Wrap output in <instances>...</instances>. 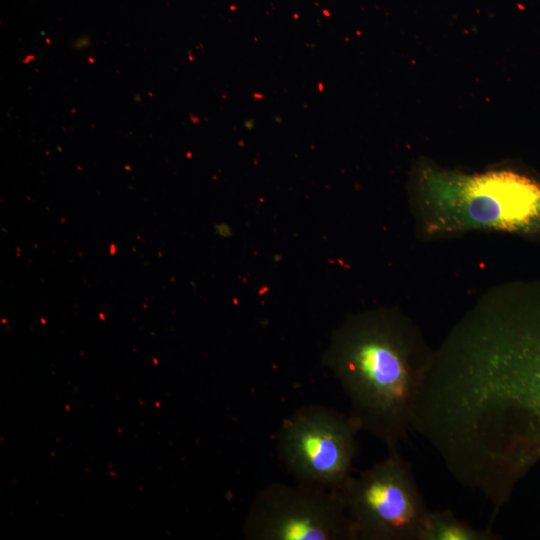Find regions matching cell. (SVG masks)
Returning <instances> with one entry per match:
<instances>
[{
    "label": "cell",
    "mask_w": 540,
    "mask_h": 540,
    "mask_svg": "<svg viewBox=\"0 0 540 540\" xmlns=\"http://www.w3.org/2000/svg\"><path fill=\"white\" fill-rule=\"evenodd\" d=\"M432 433L457 465L521 478L540 462V304L485 299L453 328L423 390Z\"/></svg>",
    "instance_id": "1"
},
{
    "label": "cell",
    "mask_w": 540,
    "mask_h": 540,
    "mask_svg": "<svg viewBox=\"0 0 540 540\" xmlns=\"http://www.w3.org/2000/svg\"><path fill=\"white\" fill-rule=\"evenodd\" d=\"M89 61H90V62H94V60H93L92 58H89Z\"/></svg>",
    "instance_id": "9"
},
{
    "label": "cell",
    "mask_w": 540,
    "mask_h": 540,
    "mask_svg": "<svg viewBox=\"0 0 540 540\" xmlns=\"http://www.w3.org/2000/svg\"><path fill=\"white\" fill-rule=\"evenodd\" d=\"M416 197L429 234L540 231V183L512 171L465 174L424 166Z\"/></svg>",
    "instance_id": "3"
},
{
    "label": "cell",
    "mask_w": 540,
    "mask_h": 540,
    "mask_svg": "<svg viewBox=\"0 0 540 540\" xmlns=\"http://www.w3.org/2000/svg\"><path fill=\"white\" fill-rule=\"evenodd\" d=\"M359 431L349 414L305 406L284 420L277 438L279 456L298 483L339 489L351 476Z\"/></svg>",
    "instance_id": "5"
},
{
    "label": "cell",
    "mask_w": 540,
    "mask_h": 540,
    "mask_svg": "<svg viewBox=\"0 0 540 540\" xmlns=\"http://www.w3.org/2000/svg\"><path fill=\"white\" fill-rule=\"evenodd\" d=\"M31 59H35V57L33 55H28L22 62L28 63L31 61Z\"/></svg>",
    "instance_id": "8"
},
{
    "label": "cell",
    "mask_w": 540,
    "mask_h": 540,
    "mask_svg": "<svg viewBox=\"0 0 540 540\" xmlns=\"http://www.w3.org/2000/svg\"><path fill=\"white\" fill-rule=\"evenodd\" d=\"M337 490L355 540H420L430 510L398 448Z\"/></svg>",
    "instance_id": "4"
},
{
    "label": "cell",
    "mask_w": 540,
    "mask_h": 540,
    "mask_svg": "<svg viewBox=\"0 0 540 540\" xmlns=\"http://www.w3.org/2000/svg\"><path fill=\"white\" fill-rule=\"evenodd\" d=\"M243 532L249 540H355L339 491L298 482L260 490Z\"/></svg>",
    "instance_id": "6"
},
{
    "label": "cell",
    "mask_w": 540,
    "mask_h": 540,
    "mask_svg": "<svg viewBox=\"0 0 540 540\" xmlns=\"http://www.w3.org/2000/svg\"><path fill=\"white\" fill-rule=\"evenodd\" d=\"M432 352L410 319L378 309L348 318L333 333L322 362L348 397L349 416L389 450L411 431Z\"/></svg>",
    "instance_id": "2"
},
{
    "label": "cell",
    "mask_w": 540,
    "mask_h": 540,
    "mask_svg": "<svg viewBox=\"0 0 540 540\" xmlns=\"http://www.w3.org/2000/svg\"><path fill=\"white\" fill-rule=\"evenodd\" d=\"M501 537L490 529H477L458 519L449 510L430 511L420 540H498Z\"/></svg>",
    "instance_id": "7"
}]
</instances>
